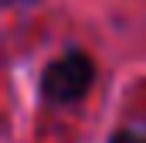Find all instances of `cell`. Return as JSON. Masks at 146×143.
<instances>
[{
	"label": "cell",
	"instance_id": "7a4b0ae2",
	"mask_svg": "<svg viewBox=\"0 0 146 143\" xmlns=\"http://www.w3.org/2000/svg\"><path fill=\"white\" fill-rule=\"evenodd\" d=\"M109 143H146L143 133H133V130H119V133H112Z\"/></svg>",
	"mask_w": 146,
	"mask_h": 143
},
{
	"label": "cell",
	"instance_id": "6da1fadb",
	"mask_svg": "<svg viewBox=\"0 0 146 143\" xmlns=\"http://www.w3.org/2000/svg\"><path fill=\"white\" fill-rule=\"evenodd\" d=\"M92 78H95V61L85 51H65L44 65L41 92L51 102H75L92 89Z\"/></svg>",
	"mask_w": 146,
	"mask_h": 143
}]
</instances>
